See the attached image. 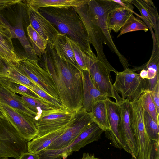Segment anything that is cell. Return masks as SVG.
Returning <instances> with one entry per match:
<instances>
[{"instance_id": "cell-1", "label": "cell", "mask_w": 159, "mask_h": 159, "mask_svg": "<svg viewBox=\"0 0 159 159\" xmlns=\"http://www.w3.org/2000/svg\"><path fill=\"white\" fill-rule=\"evenodd\" d=\"M112 0H89L88 4L74 7L86 28L89 40L94 48L97 58L110 71L115 69L108 61L104 52L103 43L107 45L119 58L124 68H128V60L118 51L111 35L108 25L110 12L120 6Z\"/></svg>"}, {"instance_id": "cell-2", "label": "cell", "mask_w": 159, "mask_h": 159, "mask_svg": "<svg viewBox=\"0 0 159 159\" xmlns=\"http://www.w3.org/2000/svg\"><path fill=\"white\" fill-rule=\"evenodd\" d=\"M41 66L51 76L61 103V107L73 112L82 108V70L60 57L52 44L47 43L40 58Z\"/></svg>"}, {"instance_id": "cell-3", "label": "cell", "mask_w": 159, "mask_h": 159, "mask_svg": "<svg viewBox=\"0 0 159 159\" xmlns=\"http://www.w3.org/2000/svg\"><path fill=\"white\" fill-rule=\"evenodd\" d=\"M38 11L61 34L77 43L86 52H93L86 28L73 7H44Z\"/></svg>"}, {"instance_id": "cell-4", "label": "cell", "mask_w": 159, "mask_h": 159, "mask_svg": "<svg viewBox=\"0 0 159 159\" xmlns=\"http://www.w3.org/2000/svg\"><path fill=\"white\" fill-rule=\"evenodd\" d=\"M113 85L123 100L130 102L138 100L143 93L148 91L146 79L141 78L139 74L129 68L116 74Z\"/></svg>"}, {"instance_id": "cell-5", "label": "cell", "mask_w": 159, "mask_h": 159, "mask_svg": "<svg viewBox=\"0 0 159 159\" xmlns=\"http://www.w3.org/2000/svg\"><path fill=\"white\" fill-rule=\"evenodd\" d=\"M104 132L93 122L67 147L58 150L44 149L38 154L40 159H66L73 152L78 151L87 145L98 141Z\"/></svg>"}, {"instance_id": "cell-6", "label": "cell", "mask_w": 159, "mask_h": 159, "mask_svg": "<svg viewBox=\"0 0 159 159\" xmlns=\"http://www.w3.org/2000/svg\"><path fill=\"white\" fill-rule=\"evenodd\" d=\"M28 142L7 120L0 118V158L18 159L22 153L28 152Z\"/></svg>"}, {"instance_id": "cell-7", "label": "cell", "mask_w": 159, "mask_h": 159, "mask_svg": "<svg viewBox=\"0 0 159 159\" xmlns=\"http://www.w3.org/2000/svg\"><path fill=\"white\" fill-rule=\"evenodd\" d=\"M87 68L94 86L100 92L108 98H114L118 104L124 100L113 86L110 72L94 53L89 56Z\"/></svg>"}, {"instance_id": "cell-8", "label": "cell", "mask_w": 159, "mask_h": 159, "mask_svg": "<svg viewBox=\"0 0 159 159\" xmlns=\"http://www.w3.org/2000/svg\"><path fill=\"white\" fill-rule=\"evenodd\" d=\"M16 66L46 93L53 98L60 99L51 76L41 66L38 60L31 59L26 56H22Z\"/></svg>"}, {"instance_id": "cell-9", "label": "cell", "mask_w": 159, "mask_h": 159, "mask_svg": "<svg viewBox=\"0 0 159 159\" xmlns=\"http://www.w3.org/2000/svg\"><path fill=\"white\" fill-rule=\"evenodd\" d=\"M75 112L60 107L43 112L34 119L38 131L37 137L56 130L68 124Z\"/></svg>"}, {"instance_id": "cell-10", "label": "cell", "mask_w": 159, "mask_h": 159, "mask_svg": "<svg viewBox=\"0 0 159 159\" xmlns=\"http://www.w3.org/2000/svg\"><path fill=\"white\" fill-rule=\"evenodd\" d=\"M93 122L89 113L82 108L75 113L63 134L44 149L58 150L67 147Z\"/></svg>"}, {"instance_id": "cell-11", "label": "cell", "mask_w": 159, "mask_h": 159, "mask_svg": "<svg viewBox=\"0 0 159 159\" xmlns=\"http://www.w3.org/2000/svg\"><path fill=\"white\" fill-rule=\"evenodd\" d=\"M0 109L6 120L28 142L38 136L34 118L0 101Z\"/></svg>"}, {"instance_id": "cell-12", "label": "cell", "mask_w": 159, "mask_h": 159, "mask_svg": "<svg viewBox=\"0 0 159 159\" xmlns=\"http://www.w3.org/2000/svg\"><path fill=\"white\" fill-rule=\"evenodd\" d=\"M130 102L131 125L137 151L140 153H145L151 150L152 142L145 129L143 109L139 99Z\"/></svg>"}, {"instance_id": "cell-13", "label": "cell", "mask_w": 159, "mask_h": 159, "mask_svg": "<svg viewBox=\"0 0 159 159\" xmlns=\"http://www.w3.org/2000/svg\"><path fill=\"white\" fill-rule=\"evenodd\" d=\"M119 107L120 121L118 130L122 141L129 154L138 156L137 147L134 136L130 120V101L124 100L118 104Z\"/></svg>"}, {"instance_id": "cell-14", "label": "cell", "mask_w": 159, "mask_h": 159, "mask_svg": "<svg viewBox=\"0 0 159 159\" xmlns=\"http://www.w3.org/2000/svg\"><path fill=\"white\" fill-rule=\"evenodd\" d=\"M105 101L111 128L110 131L104 132L105 136L111 141L112 146L120 149H123L128 152L127 148L121 138L119 132L120 121L119 105L108 98Z\"/></svg>"}, {"instance_id": "cell-15", "label": "cell", "mask_w": 159, "mask_h": 159, "mask_svg": "<svg viewBox=\"0 0 159 159\" xmlns=\"http://www.w3.org/2000/svg\"><path fill=\"white\" fill-rule=\"evenodd\" d=\"M27 13L30 24L48 43L52 44L61 33L39 11L27 7Z\"/></svg>"}, {"instance_id": "cell-16", "label": "cell", "mask_w": 159, "mask_h": 159, "mask_svg": "<svg viewBox=\"0 0 159 159\" xmlns=\"http://www.w3.org/2000/svg\"><path fill=\"white\" fill-rule=\"evenodd\" d=\"M82 77L83 88L82 108L89 113L95 104L105 100L108 97L100 92L95 87L88 70H82Z\"/></svg>"}, {"instance_id": "cell-17", "label": "cell", "mask_w": 159, "mask_h": 159, "mask_svg": "<svg viewBox=\"0 0 159 159\" xmlns=\"http://www.w3.org/2000/svg\"><path fill=\"white\" fill-rule=\"evenodd\" d=\"M131 2L138 9L141 16L150 30L153 29L157 42L159 43V18L157 11L153 2L150 0H130Z\"/></svg>"}, {"instance_id": "cell-18", "label": "cell", "mask_w": 159, "mask_h": 159, "mask_svg": "<svg viewBox=\"0 0 159 159\" xmlns=\"http://www.w3.org/2000/svg\"><path fill=\"white\" fill-rule=\"evenodd\" d=\"M10 83L19 84L28 88L38 86L17 66L4 63L0 68V85L5 86Z\"/></svg>"}, {"instance_id": "cell-19", "label": "cell", "mask_w": 159, "mask_h": 159, "mask_svg": "<svg viewBox=\"0 0 159 159\" xmlns=\"http://www.w3.org/2000/svg\"><path fill=\"white\" fill-rule=\"evenodd\" d=\"M159 43L153 42L152 53L149 61L139 67H134L132 70L134 71H140L143 69L146 70L148 79L146 80L148 90H152L158 81H159Z\"/></svg>"}, {"instance_id": "cell-20", "label": "cell", "mask_w": 159, "mask_h": 159, "mask_svg": "<svg viewBox=\"0 0 159 159\" xmlns=\"http://www.w3.org/2000/svg\"><path fill=\"white\" fill-rule=\"evenodd\" d=\"M12 26L0 14V47L13 59L17 65L20 57L15 52L12 40Z\"/></svg>"}, {"instance_id": "cell-21", "label": "cell", "mask_w": 159, "mask_h": 159, "mask_svg": "<svg viewBox=\"0 0 159 159\" xmlns=\"http://www.w3.org/2000/svg\"><path fill=\"white\" fill-rule=\"evenodd\" d=\"M73 117L70 122L65 126L42 136L36 137L31 141L28 142V152L32 153L38 154L45 149L63 134Z\"/></svg>"}, {"instance_id": "cell-22", "label": "cell", "mask_w": 159, "mask_h": 159, "mask_svg": "<svg viewBox=\"0 0 159 159\" xmlns=\"http://www.w3.org/2000/svg\"><path fill=\"white\" fill-rule=\"evenodd\" d=\"M89 0H28L25 1L27 7L38 11L41 8L79 7L88 4Z\"/></svg>"}, {"instance_id": "cell-23", "label": "cell", "mask_w": 159, "mask_h": 159, "mask_svg": "<svg viewBox=\"0 0 159 159\" xmlns=\"http://www.w3.org/2000/svg\"><path fill=\"white\" fill-rule=\"evenodd\" d=\"M0 101L34 119L36 114L24 104L20 96L0 85Z\"/></svg>"}, {"instance_id": "cell-24", "label": "cell", "mask_w": 159, "mask_h": 159, "mask_svg": "<svg viewBox=\"0 0 159 159\" xmlns=\"http://www.w3.org/2000/svg\"><path fill=\"white\" fill-rule=\"evenodd\" d=\"M52 45L60 57L81 69L75 59L68 37L62 34H59Z\"/></svg>"}, {"instance_id": "cell-25", "label": "cell", "mask_w": 159, "mask_h": 159, "mask_svg": "<svg viewBox=\"0 0 159 159\" xmlns=\"http://www.w3.org/2000/svg\"><path fill=\"white\" fill-rule=\"evenodd\" d=\"M12 38H17L24 48L26 56L29 59L39 60L38 56L34 52L28 38L25 33L23 25L22 14L19 13L16 20L15 25L12 26Z\"/></svg>"}, {"instance_id": "cell-26", "label": "cell", "mask_w": 159, "mask_h": 159, "mask_svg": "<svg viewBox=\"0 0 159 159\" xmlns=\"http://www.w3.org/2000/svg\"><path fill=\"white\" fill-rule=\"evenodd\" d=\"M134 13L139 16L134 11L121 6L114 9L110 12L108 18V25L110 30L118 33Z\"/></svg>"}, {"instance_id": "cell-27", "label": "cell", "mask_w": 159, "mask_h": 159, "mask_svg": "<svg viewBox=\"0 0 159 159\" xmlns=\"http://www.w3.org/2000/svg\"><path fill=\"white\" fill-rule=\"evenodd\" d=\"M89 114L92 120L104 132L110 130L105 100L95 104Z\"/></svg>"}, {"instance_id": "cell-28", "label": "cell", "mask_w": 159, "mask_h": 159, "mask_svg": "<svg viewBox=\"0 0 159 159\" xmlns=\"http://www.w3.org/2000/svg\"><path fill=\"white\" fill-rule=\"evenodd\" d=\"M28 39L31 44L34 53L40 58L47 45V41L42 37L30 24L27 27Z\"/></svg>"}, {"instance_id": "cell-29", "label": "cell", "mask_w": 159, "mask_h": 159, "mask_svg": "<svg viewBox=\"0 0 159 159\" xmlns=\"http://www.w3.org/2000/svg\"><path fill=\"white\" fill-rule=\"evenodd\" d=\"M20 97L25 105L36 114L35 117L39 116L44 111L56 109L43 100L24 96Z\"/></svg>"}, {"instance_id": "cell-30", "label": "cell", "mask_w": 159, "mask_h": 159, "mask_svg": "<svg viewBox=\"0 0 159 159\" xmlns=\"http://www.w3.org/2000/svg\"><path fill=\"white\" fill-rule=\"evenodd\" d=\"M148 30V27L145 23L132 14L121 29L117 37L128 32L141 30L147 32Z\"/></svg>"}, {"instance_id": "cell-31", "label": "cell", "mask_w": 159, "mask_h": 159, "mask_svg": "<svg viewBox=\"0 0 159 159\" xmlns=\"http://www.w3.org/2000/svg\"><path fill=\"white\" fill-rule=\"evenodd\" d=\"M139 100L142 107L158 125L159 115L155 105L152 101L149 91H146L141 95Z\"/></svg>"}, {"instance_id": "cell-32", "label": "cell", "mask_w": 159, "mask_h": 159, "mask_svg": "<svg viewBox=\"0 0 159 159\" xmlns=\"http://www.w3.org/2000/svg\"><path fill=\"white\" fill-rule=\"evenodd\" d=\"M143 117L145 129L150 139L152 141H159V125L143 109Z\"/></svg>"}, {"instance_id": "cell-33", "label": "cell", "mask_w": 159, "mask_h": 159, "mask_svg": "<svg viewBox=\"0 0 159 159\" xmlns=\"http://www.w3.org/2000/svg\"><path fill=\"white\" fill-rule=\"evenodd\" d=\"M69 39L78 65L82 70H88L87 67L88 53L83 50L77 43Z\"/></svg>"}, {"instance_id": "cell-34", "label": "cell", "mask_w": 159, "mask_h": 159, "mask_svg": "<svg viewBox=\"0 0 159 159\" xmlns=\"http://www.w3.org/2000/svg\"><path fill=\"white\" fill-rule=\"evenodd\" d=\"M3 87H5L14 93L19 94L22 96L30 97L46 102L43 98L31 91L28 87L20 84L16 83H10Z\"/></svg>"}, {"instance_id": "cell-35", "label": "cell", "mask_w": 159, "mask_h": 159, "mask_svg": "<svg viewBox=\"0 0 159 159\" xmlns=\"http://www.w3.org/2000/svg\"><path fill=\"white\" fill-rule=\"evenodd\" d=\"M28 88L43 98L54 108H58L61 107V103L60 99L55 98L48 95L39 87Z\"/></svg>"}, {"instance_id": "cell-36", "label": "cell", "mask_w": 159, "mask_h": 159, "mask_svg": "<svg viewBox=\"0 0 159 159\" xmlns=\"http://www.w3.org/2000/svg\"><path fill=\"white\" fill-rule=\"evenodd\" d=\"M149 92L156 107L157 113L159 114V81L152 90Z\"/></svg>"}, {"instance_id": "cell-37", "label": "cell", "mask_w": 159, "mask_h": 159, "mask_svg": "<svg viewBox=\"0 0 159 159\" xmlns=\"http://www.w3.org/2000/svg\"><path fill=\"white\" fill-rule=\"evenodd\" d=\"M0 58L6 64H13L16 65V62L1 47H0Z\"/></svg>"}, {"instance_id": "cell-38", "label": "cell", "mask_w": 159, "mask_h": 159, "mask_svg": "<svg viewBox=\"0 0 159 159\" xmlns=\"http://www.w3.org/2000/svg\"><path fill=\"white\" fill-rule=\"evenodd\" d=\"M22 1L20 0H0V11L13 5L20 4Z\"/></svg>"}, {"instance_id": "cell-39", "label": "cell", "mask_w": 159, "mask_h": 159, "mask_svg": "<svg viewBox=\"0 0 159 159\" xmlns=\"http://www.w3.org/2000/svg\"><path fill=\"white\" fill-rule=\"evenodd\" d=\"M150 159H159V141H153Z\"/></svg>"}, {"instance_id": "cell-40", "label": "cell", "mask_w": 159, "mask_h": 159, "mask_svg": "<svg viewBox=\"0 0 159 159\" xmlns=\"http://www.w3.org/2000/svg\"><path fill=\"white\" fill-rule=\"evenodd\" d=\"M121 7L133 11L134 7L130 0H112Z\"/></svg>"}, {"instance_id": "cell-41", "label": "cell", "mask_w": 159, "mask_h": 159, "mask_svg": "<svg viewBox=\"0 0 159 159\" xmlns=\"http://www.w3.org/2000/svg\"><path fill=\"white\" fill-rule=\"evenodd\" d=\"M18 159H40V158L38 154L27 152L22 153Z\"/></svg>"}, {"instance_id": "cell-42", "label": "cell", "mask_w": 159, "mask_h": 159, "mask_svg": "<svg viewBox=\"0 0 159 159\" xmlns=\"http://www.w3.org/2000/svg\"><path fill=\"white\" fill-rule=\"evenodd\" d=\"M79 159H101L96 157L94 154H90L88 153H84L82 157Z\"/></svg>"}, {"instance_id": "cell-43", "label": "cell", "mask_w": 159, "mask_h": 159, "mask_svg": "<svg viewBox=\"0 0 159 159\" xmlns=\"http://www.w3.org/2000/svg\"><path fill=\"white\" fill-rule=\"evenodd\" d=\"M140 71L139 74L140 77L143 79L148 80V73L147 70L145 69H143Z\"/></svg>"}, {"instance_id": "cell-44", "label": "cell", "mask_w": 159, "mask_h": 159, "mask_svg": "<svg viewBox=\"0 0 159 159\" xmlns=\"http://www.w3.org/2000/svg\"><path fill=\"white\" fill-rule=\"evenodd\" d=\"M0 118L2 119L6 120L4 116L2 113V111H1V110L0 109Z\"/></svg>"}, {"instance_id": "cell-45", "label": "cell", "mask_w": 159, "mask_h": 159, "mask_svg": "<svg viewBox=\"0 0 159 159\" xmlns=\"http://www.w3.org/2000/svg\"><path fill=\"white\" fill-rule=\"evenodd\" d=\"M4 64V63L3 62L2 60L0 58V68L2 67Z\"/></svg>"}, {"instance_id": "cell-46", "label": "cell", "mask_w": 159, "mask_h": 159, "mask_svg": "<svg viewBox=\"0 0 159 159\" xmlns=\"http://www.w3.org/2000/svg\"><path fill=\"white\" fill-rule=\"evenodd\" d=\"M132 157L130 159H138L137 157L133 154H131Z\"/></svg>"}, {"instance_id": "cell-47", "label": "cell", "mask_w": 159, "mask_h": 159, "mask_svg": "<svg viewBox=\"0 0 159 159\" xmlns=\"http://www.w3.org/2000/svg\"><path fill=\"white\" fill-rule=\"evenodd\" d=\"M0 159H9L8 157H3L0 158Z\"/></svg>"}, {"instance_id": "cell-48", "label": "cell", "mask_w": 159, "mask_h": 159, "mask_svg": "<svg viewBox=\"0 0 159 159\" xmlns=\"http://www.w3.org/2000/svg\"><path fill=\"white\" fill-rule=\"evenodd\" d=\"M15 159H17V158H15Z\"/></svg>"}]
</instances>
